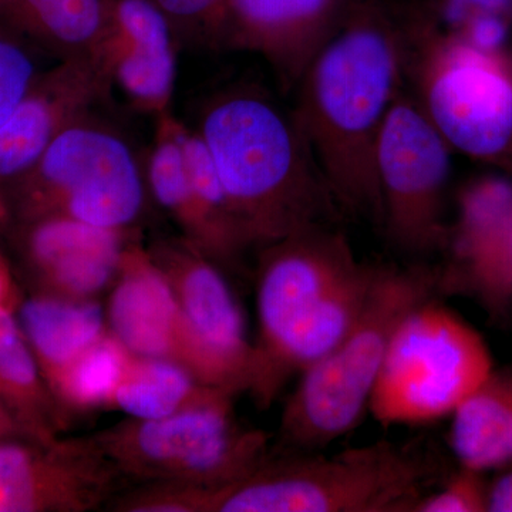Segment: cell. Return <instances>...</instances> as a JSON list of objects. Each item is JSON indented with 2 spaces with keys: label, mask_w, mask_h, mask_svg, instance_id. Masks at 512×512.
I'll return each instance as SVG.
<instances>
[{
  "label": "cell",
  "mask_w": 512,
  "mask_h": 512,
  "mask_svg": "<svg viewBox=\"0 0 512 512\" xmlns=\"http://www.w3.org/2000/svg\"><path fill=\"white\" fill-rule=\"evenodd\" d=\"M249 248L332 225L340 207L293 111L255 84L205 101L197 128Z\"/></svg>",
  "instance_id": "7a4b0ae2"
},
{
  "label": "cell",
  "mask_w": 512,
  "mask_h": 512,
  "mask_svg": "<svg viewBox=\"0 0 512 512\" xmlns=\"http://www.w3.org/2000/svg\"><path fill=\"white\" fill-rule=\"evenodd\" d=\"M22 437L20 433L18 423L13 419L10 414L8 407L0 399V443L3 441L18 439Z\"/></svg>",
  "instance_id": "d6a6232c"
},
{
  "label": "cell",
  "mask_w": 512,
  "mask_h": 512,
  "mask_svg": "<svg viewBox=\"0 0 512 512\" xmlns=\"http://www.w3.org/2000/svg\"><path fill=\"white\" fill-rule=\"evenodd\" d=\"M0 399L25 440L50 444L59 439L64 412L43 379L19 322L0 336Z\"/></svg>",
  "instance_id": "603a6c76"
},
{
  "label": "cell",
  "mask_w": 512,
  "mask_h": 512,
  "mask_svg": "<svg viewBox=\"0 0 512 512\" xmlns=\"http://www.w3.org/2000/svg\"><path fill=\"white\" fill-rule=\"evenodd\" d=\"M512 19L483 13L468 20L456 35L483 50H501L508 46ZM451 33V32H450Z\"/></svg>",
  "instance_id": "f546056e"
},
{
  "label": "cell",
  "mask_w": 512,
  "mask_h": 512,
  "mask_svg": "<svg viewBox=\"0 0 512 512\" xmlns=\"http://www.w3.org/2000/svg\"><path fill=\"white\" fill-rule=\"evenodd\" d=\"M402 5L413 19L443 32H458L483 13L512 19V0H402Z\"/></svg>",
  "instance_id": "83f0119b"
},
{
  "label": "cell",
  "mask_w": 512,
  "mask_h": 512,
  "mask_svg": "<svg viewBox=\"0 0 512 512\" xmlns=\"http://www.w3.org/2000/svg\"><path fill=\"white\" fill-rule=\"evenodd\" d=\"M154 146L146 163L148 191L181 232V239L215 262L214 241L195 197L183 143L180 121L173 114L157 117Z\"/></svg>",
  "instance_id": "7402d4cb"
},
{
  "label": "cell",
  "mask_w": 512,
  "mask_h": 512,
  "mask_svg": "<svg viewBox=\"0 0 512 512\" xmlns=\"http://www.w3.org/2000/svg\"><path fill=\"white\" fill-rule=\"evenodd\" d=\"M487 343L433 298L404 316L387 349L369 413L383 426L451 417L493 372Z\"/></svg>",
  "instance_id": "9c48e42d"
},
{
  "label": "cell",
  "mask_w": 512,
  "mask_h": 512,
  "mask_svg": "<svg viewBox=\"0 0 512 512\" xmlns=\"http://www.w3.org/2000/svg\"><path fill=\"white\" fill-rule=\"evenodd\" d=\"M490 501V484L484 473L461 467L440 490L414 504L412 512H485Z\"/></svg>",
  "instance_id": "f1b7e54d"
},
{
  "label": "cell",
  "mask_w": 512,
  "mask_h": 512,
  "mask_svg": "<svg viewBox=\"0 0 512 512\" xmlns=\"http://www.w3.org/2000/svg\"><path fill=\"white\" fill-rule=\"evenodd\" d=\"M402 9L407 29L404 89L451 150L503 164L512 174L510 49H478Z\"/></svg>",
  "instance_id": "8992f818"
},
{
  "label": "cell",
  "mask_w": 512,
  "mask_h": 512,
  "mask_svg": "<svg viewBox=\"0 0 512 512\" xmlns=\"http://www.w3.org/2000/svg\"><path fill=\"white\" fill-rule=\"evenodd\" d=\"M433 474L419 453L387 441L335 456L286 453L227 487H178L175 510L412 512Z\"/></svg>",
  "instance_id": "277c9868"
},
{
  "label": "cell",
  "mask_w": 512,
  "mask_h": 512,
  "mask_svg": "<svg viewBox=\"0 0 512 512\" xmlns=\"http://www.w3.org/2000/svg\"><path fill=\"white\" fill-rule=\"evenodd\" d=\"M16 312L49 389L70 363L109 332L106 311L96 299L40 292L20 302Z\"/></svg>",
  "instance_id": "d6986e66"
},
{
  "label": "cell",
  "mask_w": 512,
  "mask_h": 512,
  "mask_svg": "<svg viewBox=\"0 0 512 512\" xmlns=\"http://www.w3.org/2000/svg\"><path fill=\"white\" fill-rule=\"evenodd\" d=\"M214 390L220 389L198 382L174 360L133 356L110 407L131 419H164L200 403Z\"/></svg>",
  "instance_id": "cb8c5ba5"
},
{
  "label": "cell",
  "mask_w": 512,
  "mask_h": 512,
  "mask_svg": "<svg viewBox=\"0 0 512 512\" xmlns=\"http://www.w3.org/2000/svg\"><path fill=\"white\" fill-rule=\"evenodd\" d=\"M177 37L153 0H107V20L94 59L136 109L170 111L177 76Z\"/></svg>",
  "instance_id": "2e32d148"
},
{
  "label": "cell",
  "mask_w": 512,
  "mask_h": 512,
  "mask_svg": "<svg viewBox=\"0 0 512 512\" xmlns=\"http://www.w3.org/2000/svg\"><path fill=\"white\" fill-rule=\"evenodd\" d=\"M170 22L178 45L214 46L227 0H153Z\"/></svg>",
  "instance_id": "484cf974"
},
{
  "label": "cell",
  "mask_w": 512,
  "mask_h": 512,
  "mask_svg": "<svg viewBox=\"0 0 512 512\" xmlns=\"http://www.w3.org/2000/svg\"><path fill=\"white\" fill-rule=\"evenodd\" d=\"M234 400V394L214 390L164 419L128 417L94 437L120 476L217 490L248 477L272 457L268 434L244 426Z\"/></svg>",
  "instance_id": "ba28073f"
},
{
  "label": "cell",
  "mask_w": 512,
  "mask_h": 512,
  "mask_svg": "<svg viewBox=\"0 0 512 512\" xmlns=\"http://www.w3.org/2000/svg\"><path fill=\"white\" fill-rule=\"evenodd\" d=\"M439 275L426 268H382L362 315L318 362L299 375L279 423L286 453H313L359 426L369 412L387 349L404 316L433 298Z\"/></svg>",
  "instance_id": "5b68a950"
},
{
  "label": "cell",
  "mask_w": 512,
  "mask_h": 512,
  "mask_svg": "<svg viewBox=\"0 0 512 512\" xmlns=\"http://www.w3.org/2000/svg\"><path fill=\"white\" fill-rule=\"evenodd\" d=\"M490 484V512H512V464Z\"/></svg>",
  "instance_id": "4dcf8cb0"
},
{
  "label": "cell",
  "mask_w": 512,
  "mask_h": 512,
  "mask_svg": "<svg viewBox=\"0 0 512 512\" xmlns=\"http://www.w3.org/2000/svg\"><path fill=\"white\" fill-rule=\"evenodd\" d=\"M353 0H227L212 49L261 56L285 89L338 30Z\"/></svg>",
  "instance_id": "5bb4252c"
},
{
  "label": "cell",
  "mask_w": 512,
  "mask_h": 512,
  "mask_svg": "<svg viewBox=\"0 0 512 512\" xmlns=\"http://www.w3.org/2000/svg\"><path fill=\"white\" fill-rule=\"evenodd\" d=\"M451 153L439 130L403 89L387 114L375 154L380 225L400 251L429 255L446 248Z\"/></svg>",
  "instance_id": "30bf717a"
},
{
  "label": "cell",
  "mask_w": 512,
  "mask_h": 512,
  "mask_svg": "<svg viewBox=\"0 0 512 512\" xmlns=\"http://www.w3.org/2000/svg\"><path fill=\"white\" fill-rule=\"evenodd\" d=\"M377 272L379 266L360 262L348 238L332 225L305 229L262 248L248 389L259 409L352 329Z\"/></svg>",
  "instance_id": "3957f363"
},
{
  "label": "cell",
  "mask_w": 512,
  "mask_h": 512,
  "mask_svg": "<svg viewBox=\"0 0 512 512\" xmlns=\"http://www.w3.org/2000/svg\"><path fill=\"white\" fill-rule=\"evenodd\" d=\"M148 251L173 286L181 319L180 365L198 382L234 394L248 393L254 342L221 265L183 239Z\"/></svg>",
  "instance_id": "8fae6325"
},
{
  "label": "cell",
  "mask_w": 512,
  "mask_h": 512,
  "mask_svg": "<svg viewBox=\"0 0 512 512\" xmlns=\"http://www.w3.org/2000/svg\"><path fill=\"white\" fill-rule=\"evenodd\" d=\"M6 212H8V204H6L5 195L0 191V222L5 220Z\"/></svg>",
  "instance_id": "836d02e7"
},
{
  "label": "cell",
  "mask_w": 512,
  "mask_h": 512,
  "mask_svg": "<svg viewBox=\"0 0 512 512\" xmlns=\"http://www.w3.org/2000/svg\"><path fill=\"white\" fill-rule=\"evenodd\" d=\"M111 86L93 56L39 73L0 127V191L20 180L64 128L106 99Z\"/></svg>",
  "instance_id": "9a60e30c"
},
{
  "label": "cell",
  "mask_w": 512,
  "mask_h": 512,
  "mask_svg": "<svg viewBox=\"0 0 512 512\" xmlns=\"http://www.w3.org/2000/svg\"><path fill=\"white\" fill-rule=\"evenodd\" d=\"M133 355L107 332L63 370L50 392L63 412H90L110 407Z\"/></svg>",
  "instance_id": "d4e9b609"
},
{
  "label": "cell",
  "mask_w": 512,
  "mask_h": 512,
  "mask_svg": "<svg viewBox=\"0 0 512 512\" xmlns=\"http://www.w3.org/2000/svg\"><path fill=\"white\" fill-rule=\"evenodd\" d=\"M450 446L481 473L512 464V369H493L451 414Z\"/></svg>",
  "instance_id": "ffe728a7"
},
{
  "label": "cell",
  "mask_w": 512,
  "mask_h": 512,
  "mask_svg": "<svg viewBox=\"0 0 512 512\" xmlns=\"http://www.w3.org/2000/svg\"><path fill=\"white\" fill-rule=\"evenodd\" d=\"M39 73L22 39L0 25V127Z\"/></svg>",
  "instance_id": "4316f807"
},
{
  "label": "cell",
  "mask_w": 512,
  "mask_h": 512,
  "mask_svg": "<svg viewBox=\"0 0 512 512\" xmlns=\"http://www.w3.org/2000/svg\"><path fill=\"white\" fill-rule=\"evenodd\" d=\"M120 473L96 437L0 443V512H83L113 494Z\"/></svg>",
  "instance_id": "7c38bea8"
},
{
  "label": "cell",
  "mask_w": 512,
  "mask_h": 512,
  "mask_svg": "<svg viewBox=\"0 0 512 512\" xmlns=\"http://www.w3.org/2000/svg\"><path fill=\"white\" fill-rule=\"evenodd\" d=\"M107 20V0H0V25L57 60L94 55Z\"/></svg>",
  "instance_id": "44dd1931"
},
{
  "label": "cell",
  "mask_w": 512,
  "mask_h": 512,
  "mask_svg": "<svg viewBox=\"0 0 512 512\" xmlns=\"http://www.w3.org/2000/svg\"><path fill=\"white\" fill-rule=\"evenodd\" d=\"M23 254L43 291L70 299H96L111 288L130 244L128 231L46 215L25 221Z\"/></svg>",
  "instance_id": "e0dca14e"
},
{
  "label": "cell",
  "mask_w": 512,
  "mask_h": 512,
  "mask_svg": "<svg viewBox=\"0 0 512 512\" xmlns=\"http://www.w3.org/2000/svg\"><path fill=\"white\" fill-rule=\"evenodd\" d=\"M3 195L23 222L64 215L94 227L130 231L146 210L150 191L136 146L92 109L64 128Z\"/></svg>",
  "instance_id": "52a82bcc"
},
{
  "label": "cell",
  "mask_w": 512,
  "mask_h": 512,
  "mask_svg": "<svg viewBox=\"0 0 512 512\" xmlns=\"http://www.w3.org/2000/svg\"><path fill=\"white\" fill-rule=\"evenodd\" d=\"M19 303L18 288L13 281L12 272L3 256L0 255V306L18 311Z\"/></svg>",
  "instance_id": "1f68e13d"
},
{
  "label": "cell",
  "mask_w": 512,
  "mask_h": 512,
  "mask_svg": "<svg viewBox=\"0 0 512 512\" xmlns=\"http://www.w3.org/2000/svg\"><path fill=\"white\" fill-rule=\"evenodd\" d=\"M406 46L400 0H353L302 74L292 110L340 210L379 225L376 147L404 89Z\"/></svg>",
  "instance_id": "6da1fadb"
},
{
  "label": "cell",
  "mask_w": 512,
  "mask_h": 512,
  "mask_svg": "<svg viewBox=\"0 0 512 512\" xmlns=\"http://www.w3.org/2000/svg\"><path fill=\"white\" fill-rule=\"evenodd\" d=\"M451 264L439 286L464 291L491 316L512 309V180L488 175L458 195L448 227Z\"/></svg>",
  "instance_id": "4fadbf2b"
},
{
  "label": "cell",
  "mask_w": 512,
  "mask_h": 512,
  "mask_svg": "<svg viewBox=\"0 0 512 512\" xmlns=\"http://www.w3.org/2000/svg\"><path fill=\"white\" fill-rule=\"evenodd\" d=\"M107 328L133 356L180 363L181 319L173 286L148 249H124L106 309Z\"/></svg>",
  "instance_id": "ac0fdd59"
}]
</instances>
